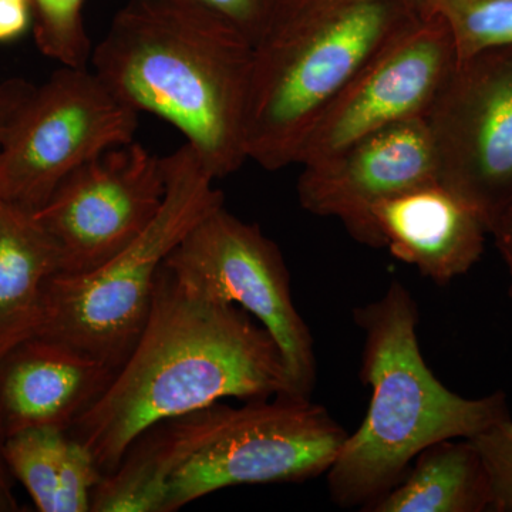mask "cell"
<instances>
[{"label":"cell","instance_id":"obj_20","mask_svg":"<svg viewBox=\"0 0 512 512\" xmlns=\"http://www.w3.org/2000/svg\"><path fill=\"white\" fill-rule=\"evenodd\" d=\"M32 5L40 53L63 67H89L94 47L84 26V0H32Z\"/></svg>","mask_w":512,"mask_h":512},{"label":"cell","instance_id":"obj_25","mask_svg":"<svg viewBox=\"0 0 512 512\" xmlns=\"http://www.w3.org/2000/svg\"><path fill=\"white\" fill-rule=\"evenodd\" d=\"M491 235L494 237L495 247L500 252L508 271H512V205Z\"/></svg>","mask_w":512,"mask_h":512},{"label":"cell","instance_id":"obj_19","mask_svg":"<svg viewBox=\"0 0 512 512\" xmlns=\"http://www.w3.org/2000/svg\"><path fill=\"white\" fill-rule=\"evenodd\" d=\"M423 15L446 23L457 62L512 45V0H416Z\"/></svg>","mask_w":512,"mask_h":512},{"label":"cell","instance_id":"obj_10","mask_svg":"<svg viewBox=\"0 0 512 512\" xmlns=\"http://www.w3.org/2000/svg\"><path fill=\"white\" fill-rule=\"evenodd\" d=\"M456 64V47L446 23L419 13L316 117L295 164L332 156L394 124L424 119Z\"/></svg>","mask_w":512,"mask_h":512},{"label":"cell","instance_id":"obj_4","mask_svg":"<svg viewBox=\"0 0 512 512\" xmlns=\"http://www.w3.org/2000/svg\"><path fill=\"white\" fill-rule=\"evenodd\" d=\"M419 13L416 0H282L254 47L248 160L268 171L295 164L316 117Z\"/></svg>","mask_w":512,"mask_h":512},{"label":"cell","instance_id":"obj_23","mask_svg":"<svg viewBox=\"0 0 512 512\" xmlns=\"http://www.w3.org/2000/svg\"><path fill=\"white\" fill-rule=\"evenodd\" d=\"M35 87V84L22 77H12L0 83V146Z\"/></svg>","mask_w":512,"mask_h":512},{"label":"cell","instance_id":"obj_12","mask_svg":"<svg viewBox=\"0 0 512 512\" xmlns=\"http://www.w3.org/2000/svg\"><path fill=\"white\" fill-rule=\"evenodd\" d=\"M301 167L298 198L303 210L336 218L356 241L373 248L379 245L370 210L377 202L439 181L424 119L383 128Z\"/></svg>","mask_w":512,"mask_h":512},{"label":"cell","instance_id":"obj_22","mask_svg":"<svg viewBox=\"0 0 512 512\" xmlns=\"http://www.w3.org/2000/svg\"><path fill=\"white\" fill-rule=\"evenodd\" d=\"M202 8L217 13L241 30L254 45L264 36L282 0H190Z\"/></svg>","mask_w":512,"mask_h":512},{"label":"cell","instance_id":"obj_21","mask_svg":"<svg viewBox=\"0 0 512 512\" xmlns=\"http://www.w3.org/2000/svg\"><path fill=\"white\" fill-rule=\"evenodd\" d=\"M490 478L494 512H512V419L471 439Z\"/></svg>","mask_w":512,"mask_h":512},{"label":"cell","instance_id":"obj_17","mask_svg":"<svg viewBox=\"0 0 512 512\" xmlns=\"http://www.w3.org/2000/svg\"><path fill=\"white\" fill-rule=\"evenodd\" d=\"M12 477L40 512H92L94 488L103 473L89 448L59 429H30L5 441Z\"/></svg>","mask_w":512,"mask_h":512},{"label":"cell","instance_id":"obj_8","mask_svg":"<svg viewBox=\"0 0 512 512\" xmlns=\"http://www.w3.org/2000/svg\"><path fill=\"white\" fill-rule=\"evenodd\" d=\"M164 266L190 291L237 305L258 320L284 360L286 396L311 399L318 377L312 333L293 303L281 249L258 225L222 205L185 235Z\"/></svg>","mask_w":512,"mask_h":512},{"label":"cell","instance_id":"obj_9","mask_svg":"<svg viewBox=\"0 0 512 512\" xmlns=\"http://www.w3.org/2000/svg\"><path fill=\"white\" fill-rule=\"evenodd\" d=\"M424 120L440 183L491 235L512 205V45L457 62Z\"/></svg>","mask_w":512,"mask_h":512},{"label":"cell","instance_id":"obj_13","mask_svg":"<svg viewBox=\"0 0 512 512\" xmlns=\"http://www.w3.org/2000/svg\"><path fill=\"white\" fill-rule=\"evenodd\" d=\"M116 372L59 340H23L0 359L3 436L43 427L69 431L106 392Z\"/></svg>","mask_w":512,"mask_h":512},{"label":"cell","instance_id":"obj_11","mask_svg":"<svg viewBox=\"0 0 512 512\" xmlns=\"http://www.w3.org/2000/svg\"><path fill=\"white\" fill-rule=\"evenodd\" d=\"M164 158L131 141L70 174L36 220L59 252L60 274H84L140 237L165 197Z\"/></svg>","mask_w":512,"mask_h":512},{"label":"cell","instance_id":"obj_1","mask_svg":"<svg viewBox=\"0 0 512 512\" xmlns=\"http://www.w3.org/2000/svg\"><path fill=\"white\" fill-rule=\"evenodd\" d=\"M286 393L284 360L264 326L237 305L185 288L163 264L136 346L69 434L89 448L104 476L161 421L227 399Z\"/></svg>","mask_w":512,"mask_h":512},{"label":"cell","instance_id":"obj_7","mask_svg":"<svg viewBox=\"0 0 512 512\" xmlns=\"http://www.w3.org/2000/svg\"><path fill=\"white\" fill-rule=\"evenodd\" d=\"M138 116L89 67H60L0 146V202L36 214L77 168L134 141Z\"/></svg>","mask_w":512,"mask_h":512},{"label":"cell","instance_id":"obj_24","mask_svg":"<svg viewBox=\"0 0 512 512\" xmlns=\"http://www.w3.org/2000/svg\"><path fill=\"white\" fill-rule=\"evenodd\" d=\"M32 0H0V42L18 39L29 28Z\"/></svg>","mask_w":512,"mask_h":512},{"label":"cell","instance_id":"obj_5","mask_svg":"<svg viewBox=\"0 0 512 512\" xmlns=\"http://www.w3.org/2000/svg\"><path fill=\"white\" fill-rule=\"evenodd\" d=\"M165 197L140 237L84 274L49 279L35 336L59 340L120 369L146 326L167 256L195 225L224 205L214 175L184 143L164 157Z\"/></svg>","mask_w":512,"mask_h":512},{"label":"cell","instance_id":"obj_26","mask_svg":"<svg viewBox=\"0 0 512 512\" xmlns=\"http://www.w3.org/2000/svg\"><path fill=\"white\" fill-rule=\"evenodd\" d=\"M5 441L2 426H0V497L5 498L8 503L12 504L19 511L18 501H16L15 495H13V481H15V478L10 474L8 464L5 461V454H3Z\"/></svg>","mask_w":512,"mask_h":512},{"label":"cell","instance_id":"obj_3","mask_svg":"<svg viewBox=\"0 0 512 512\" xmlns=\"http://www.w3.org/2000/svg\"><path fill=\"white\" fill-rule=\"evenodd\" d=\"M353 316L365 335L360 377L370 402L326 473L330 498L342 508L366 507L392 490L431 444L471 440L511 419L505 393L468 399L434 376L421 355L416 301L400 282Z\"/></svg>","mask_w":512,"mask_h":512},{"label":"cell","instance_id":"obj_15","mask_svg":"<svg viewBox=\"0 0 512 512\" xmlns=\"http://www.w3.org/2000/svg\"><path fill=\"white\" fill-rule=\"evenodd\" d=\"M59 252L35 214L0 202V359L35 336Z\"/></svg>","mask_w":512,"mask_h":512},{"label":"cell","instance_id":"obj_16","mask_svg":"<svg viewBox=\"0 0 512 512\" xmlns=\"http://www.w3.org/2000/svg\"><path fill=\"white\" fill-rule=\"evenodd\" d=\"M362 511H493L490 478L473 441H439L424 448L402 480Z\"/></svg>","mask_w":512,"mask_h":512},{"label":"cell","instance_id":"obj_27","mask_svg":"<svg viewBox=\"0 0 512 512\" xmlns=\"http://www.w3.org/2000/svg\"><path fill=\"white\" fill-rule=\"evenodd\" d=\"M18 511L12 504L8 503L5 498L0 497V512H13Z\"/></svg>","mask_w":512,"mask_h":512},{"label":"cell","instance_id":"obj_28","mask_svg":"<svg viewBox=\"0 0 512 512\" xmlns=\"http://www.w3.org/2000/svg\"><path fill=\"white\" fill-rule=\"evenodd\" d=\"M510 272V286H508V296H510V301H511V305H512V271H508Z\"/></svg>","mask_w":512,"mask_h":512},{"label":"cell","instance_id":"obj_6","mask_svg":"<svg viewBox=\"0 0 512 512\" xmlns=\"http://www.w3.org/2000/svg\"><path fill=\"white\" fill-rule=\"evenodd\" d=\"M167 512L237 485L303 483L328 473L349 433L311 399L224 402L164 421Z\"/></svg>","mask_w":512,"mask_h":512},{"label":"cell","instance_id":"obj_14","mask_svg":"<svg viewBox=\"0 0 512 512\" xmlns=\"http://www.w3.org/2000/svg\"><path fill=\"white\" fill-rule=\"evenodd\" d=\"M370 217L379 248L439 285L467 274L490 234L480 215L440 181L384 198Z\"/></svg>","mask_w":512,"mask_h":512},{"label":"cell","instance_id":"obj_18","mask_svg":"<svg viewBox=\"0 0 512 512\" xmlns=\"http://www.w3.org/2000/svg\"><path fill=\"white\" fill-rule=\"evenodd\" d=\"M171 461L163 421L141 433L116 470L104 474L92 512H167Z\"/></svg>","mask_w":512,"mask_h":512},{"label":"cell","instance_id":"obj_2","mask_svg":"<svg viewBox=\"0 0 512 512\" xmlns=\"http://www.w3.org/2000/svg\"><path fill=\"white\" fill-rule=\"evenodd\" d=\"M254 47L228 20L190 0H127L90 64L131 109L177 128L221 180L248 161Z\"/></svg>","mask_w":512,"mask_h":512}]
</instances>
